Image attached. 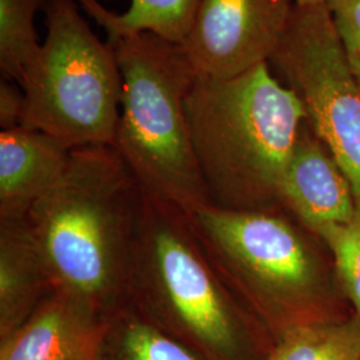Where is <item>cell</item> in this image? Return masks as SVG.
<instances>
[{
    "label": "cell",
    "instance_id": "cell-13",
    "mask_svg": "<svg viewBox=\"0 0 360 360\" xmlns=\"http://www.w3.org/2000/svg\"><path fill=\"white\" fill-rule=\"evenodd\" d=\"M103 27L107 43L151 32L181 44L193 23L199 0H79Z\"/></svg>",
    "mask_w": 360,
    "mask_h": 360
},
{
    "label": "cell",
    "instance_id": "cell-17",
    "mask_svg": "<svg viewBox=\"0 0 360 360\" xmlns=\"http://www.w3.org/2000/svg\"><path fill=\"white\" fill-rule=\"evenodd\" d=\"M318 238L327 247L340 287L360 319V208L347 223L326 227Z\"/></svg>",
    "mask_w": 360,
    "mask_h": 360
},
{
    "label": "cell",
    "instance_id": "cell-8",
    "mask_svg": "<svg viewBox=\"0 0 360 360\" xmlns=\"http://www.w3.org/2000/svg\"><path fill=\"white\" fill-rule=\"evenodd\" d=\"M295 0H199L181 50L200 80L239 77L270 63Z\"/></svg>",
    "mask_w": 360,
    "mask_h": 360
},
{
    "label": "cell",
    "instance_id": "cell-7",
    "mask_svg": "<svg viewBox=\"0 0 360 360\" xmlns=\"http://www.w3.org/2000/svg\"><path fill=\"white\" fill-rule=\"evenodd\" d=\"M270 65L302 99L311 129L343 169L360 208V87L326 3H295Z\"/></svg>",
    "mask_w": 360,
    "mask_h": 360
},
{
    "label": "cell",
    "instance_id": "cell-9",
    "mask_svg": "<svg viewBox=\"0 0 360 360\" xmlns=\"http://www.w3.org/2000/svg\"><path fill=\"white\" fill-rule=\"evenodd\" d=\"M107 318L56 291L13 334L0 339V360H103Z\"/></svg>",
    "mask_w": 360,
    "mask_h": 360
},
{
    "label": "cell",
    "instance_id": "cell-2",
    "mask_svg": "<svg viewBox=\"0 0 360 360\" xmlns=\"http://www.w3.org/2000/svg\"><path fill=\"white\" fill-rule=\"evenodd\" d=\"M141 195L115 147L71 150L63 176L26 217L56 291L105 316L126 304Z\"/></svg>",
    "mask_w": 360,
    "mask_h": 360
},
{
    "label": "cell",
    "instance_id": "cell-16",
    "mask_svg": "<svg viewBox=\"0 0 360 360\" xmlns=\"http://www.w3.org/2000/svg\"><path fill=\"white\" fill-rule=\"evenodd\" d=\"M46 3L47 0H0V68L3 77L19 86L41 46L34 20Z\"/></svg>",
    "mask_w": 360,
    "mask_h": 360
},
{
    "label": "cell",
    "instance_id": "cell-14",
    "mask_svg": "<svg viewBox=\"0 0 360 360\" xmlns=\"http://www.w3.org/2000/svg\"><path fill=\"white\" fill-rule=\"evenodd\" d=\"M103 360L205 359L124 304L107 318Z\"/></svg>",
    "mask_w": 360,
    "mask_h": 360
},
{
    "label": "cell",
    "instance_id": "cell-4",
    "mask_svg": "<svg viewBox=\"0 0 360 360\" xmlns=\"http://www.w3.org/2000/svg\"><path fill=\"white\" fill-rule=\"evenodd\" d=\"M187 215L223 282L272 340L354 312L327 247L288 212L205 206Z\"/></svg>",
    "mask_w": 360,
    "mask_h": 360
},
{
    "label": "cell",
    "instance_id": "cell-15",
    "mask_svg": "<svg viewBox=\"0 0 360 360\" xmlns=\"http://www.w3.org/2000/svg\"><path fill=\"white\" fill-rule=\"evenodd\" d=\"M267 360H360L359 316L292 328L274 340Z\"/></svg>",
    "mask_w": 360,
    "mask_h": 360
},
{
    "label": "cell",
    "instance_id": "cell-18",
    "mask_svg": "<svg viewBox=\"0 0 360 360\" xmlns=\"http://www.w3.org/2000/svg\"><path fill=\"white\" fill-rule=\"evenodd\" d=\"M348 67L360 87V0H326Z\"/></svg>",
    "mask_w": 360,
    "mask_h": 360
},
{
    "label": "cell",
    "instance_id": "cell-1",
    "mask_svg": "<svg viewBox=\"0 0 360 360\" xmlns=\"http://www.w3.org/2000/svg\"><path fill=\"white\" fill-rule=\"evenodd\" d=\"M126 304L205 360H267L274 340L223 282L187 212L142 191Z\"/></svg>",
    "mask_w": 360,
    "mask_h": 360
},
{
    "label": "cell",
    "instance_id": "cell-20",
    "mask_svg": "<svg viewBox=\"0 0 360 360\" xmlns=\"http://www.w3.org/2000/svg\"><path fill=\"white\" fill-rule=\"evenodd\" d=\"M295 3L300 6H309V4H322L326 3V0H295Z\"/></svg>",
    "mask_w": 360,
    "mask_h": 360
},
{
    "label": "cell",
    "instance_id": "cell-6",
    "mask_svg": "<svg viewBox=\"0 0 360 360\" xmlns=\"http://www.w3.org/2000/svg\"><path fill=\"white\" fill-rule=\"evenodd\" d=\"M43 10L47 35L20 83L23 127L68 150L114 147L123 96L114 47L95 35L75 0H47Z\"/></svg>",
    "mask_w": 360,
    "mask_h": 360
},
{
    "label": "cell",
    "instance_id": "cell-5",
    "mask_svg": "<svg viewBox=\"0 0 360 360\" xmlns=\"http://www.w3.org/2000/svg\"><path fill=\"white\" fill-rule=\"evenodd\" d=\"M112 47L123 79L116 151L143 193L187 214L210 206L184 105L196 77L181 46L142 32Z\"/></svg>",
    "mask_w": 360,
    "mask_h": 360
},
{
    "label": "cell",
    "instance_id": "cell-10",
    "mask_svg": "<svg viewBox=\"0 0 360 360\" xmlns=\"http://www.w3.org/2000/svg\"><path fill=\"white\" fill-rule=\"evenodd\" d=\"M284 211L318 238L358 211L352 186L309 122L300 129L283 183Z\"/></svg>",
    "mask_w": 360,
    "mask_h": 360
},
{
    "label": "cell",
    "instance_id": "cell-3",
    "mask_svg": "<svg viewBox=\"0 0 360 360\" xmlns=\"http://www.w3.org/2000/svg\"><path fill=\"white\" fill-rule=\"evenodd\" d=\"M184 105L210 206L284 211V178L307 114L270 63L226 80L196 79Z\"/></svg>",
    "mask_w": 360,
    "mask_h": 360
},
{
    "label": "cell",
    "instance_id": "cell-12",
    "mask_svg": "<svg viewBox=\"0 0 360 360\" xmlns=\"http://www.w3.org/2000/svg\"><path fill=\"white\" fill-rule=\"evenodd\" d=\"M56 292L25 219H0V339L19 328Z\"/></svg>",
    "mask_w": 360,
    "mask_h": 360
},
{
    "label": "cell",
    "instance_id": "cell-19",
    "mask_svg": "<svg viewBox=\"0 0 360 360\" xmlns=\"http://www.w3.org/2000/svg\"><path fill=\"white\" fill-rule=\"evenodd\" d=\"M26 112V96L22 87L10 82L0 83V127L1 131L23 127Z\"/></svg>",
    "mask_w": 360,
    "mask_h": 360
},
{
    "label": "cell",
    "instance_id": "cell-11",
    "mask_svg": "<svg viewBox=\"0 0 360 360\" xmlns=\"http://www.w3.org/2000/svg\"><path fill=\"white\" fill-rule=\"evenodd\" d=\"M71 156L62 143L38 129L0 132V219H25L60 180Z\"/></svg>",
    "mask_w": 360,
    "mask_h": 360
}]
</instances>
